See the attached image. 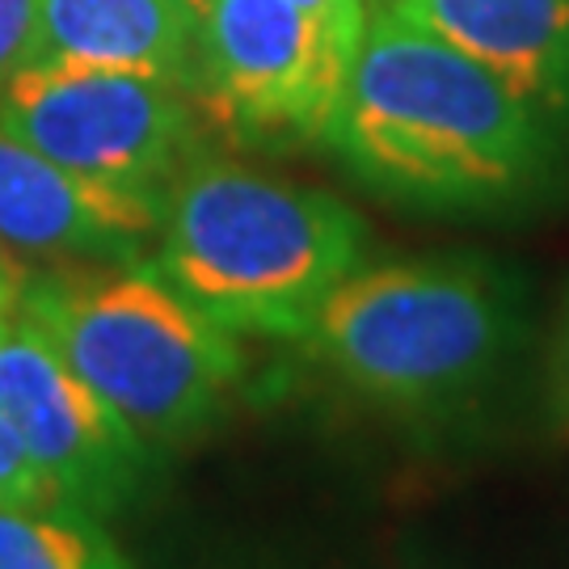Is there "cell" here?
<instances>
[{
    "instance_id": "15",
    "label": "cell",
    "mask_w": 569,
    "mask_h": 569,
    "mask_svg": "<svg viewBox=\"0 0 569 569\" xmlns=\"http://www.w3.org/2000/svg\"><path fill=\"white\" fill-rule=\"evenodd\" d=\"M561 380L569 392V305H566V326H561Z\"/></svg>"
},
{
    "instance_id": "12",
    "label": "cell",
    "mask_w": 569,
    "mask_h": 569,
    "mask_svg": "<svg viewBox=\"0 0 569 569\" xmlns=\"http://www.w3.org/2000/svg\"><path fill=\"white\" fill-rule=\"evenodd\" d=\"M0 507H68L56 481L42 472L4 418H0Z\"/></svg>"
},
{
    "instance_id": "1",
    "label": "cell",
    "mask_w": 569,
    "mask_h": 569,
    "mask_svg": "<svg viewBox=\"0 0 569 569\" xmlns=\"http://www.w3.org/2000/svg\"><path fill=\"white\" fill-rule=\"evenodd\" d=\"M321 148L367 194L443 220L552 203L569 164L545 114L392 0L367 4Z\"/></svg>"
},
{
    "instance_id": "10",
    "label": "cell",
    "mask_w": 569,
    "mask_h": 569,
    "mask_svg": "<svg viewBox=\"0 0 569 569\" xmlns=\"http://www.w3.org/2000/svg\"><path fill=\"white\" fill-rule=\"evenodd\" d=\"M199 26L190 0H34V60L143 72L199 93Z\"/></svg>"
},
{
    "instance_id": "16",
    "label": "cell",
    "mask_w": 569,
    "mask_h": 569,
    "mask_svg": "<svg viewBox=\"0 0 569 569\" xmlns=\"http://www.w3.org/2000/svg\"><path fill=\"white\" fill-rule=\"evenodd\" d=\"M13 274H9V266H4V258H0V300H9V291H13Z\"/></svg>"
},
{
    "instance_id": "14",
    "label": "cell",
    "mask_w": 569,
    "mask_h": 569,
    "mask_svg": "<svg viewBox=\"0 0 569 569\" xmlns=\"http://www.w3.org/2000/svg\"><path fill=\"white\" fill-rule=\"evenodd\" d=\"M34 60V0H0V84Z\"/></svg>"
},
{
    "instance_id": "11",
    "label": "cell",
    "mask_w": 569,
    "mask_h": 569,
    "mask_svg": "<svg viewBox=\"0 0 569 569\" xmlns=\"http://www.w3.org/2000/svg\"><path fill=\"white\" fill-rule=\"evenodd\" d=\"M0 569H131V557L84 510L0 507Z\"/></svg>"
},
{
    "instance_id": "17",
    "label": "cell",
    "mask_w": 569,
    "mask_h": 569,
    "mask_svg": "<svg viewBox=\"0 0 569 569\" xmlns=\"http://www.w3.org/2000/svg\"><path fill=\"white\" fill-rule=\"evenodd\" d=\"M190 4H194V9H199V13H203V0H190Z\"/></svg>"
},
{
    "instance_id": "9",
    "label": "cell",
    "mask_w": 569,
    "mask_h": 569,
    "mask_svg": "<svg viewBox=\"0 0 569 569\" xmlns=\"http://www.w3.org/2000/svg\"><path fill=\"white\" fill-rule=\"evenodd\" d=\"M569 140V0H392Z\"/></svg>"
},
{
    "instance_id": "6",
    "label": "cell",
    "mask_w": 569,
    "mask_h": 569,
    "mask_svg": "<svg viewBox=\"0 0 569 569\" xmlns=\"http://www.w3.org/2000/svg\"><path fill=\"white\" fill-rule=\"evenodd\" d=\"M199 68L220 136L291 152L326 143L350 56L287 0H203Z\"/></svg>"
},
{
    "instance_id": "3",
    "label": "cell",
    "mask_w": 569,
    "mask_h": 569,
    "mask_svg": "<svg viewBox=\"0 0 569 569\" xmlns=\"http://www.w3.org/2000/svg\"><path fill=\"white\" fill-rule=\"evenodd\" d=\"M528 333L523 283L481 253L359 266L296 342L338 388L385 413H451L486 392Z\"/></svg>"
},
{
    "instance_id": "7",
    "label": "cell",
    "mask_w": 569,
    "mask_h": 569,
    "mask_svg": "<svg viewBox=\"0 0 569 569\" xmlns=\"http://www.w3.org/2000/svg\"><path fill=\"white\" fill-rule=\"evenodd\" d=\"M0 418L18 430L63 502L93 519L131 510L157 481L161 451L63 363L13 300H0Z\"/></svg>"
},
{
    "instance_id": "8",
    "label": "cell",
    "mask_w": 569,
    "mask_h": 569,
    "mask_svg": "<svg viewBox=\"0 0 569 569\" xmlns=\"http://www.w3.org/2000/svg\"><path fill=\"white\" fill-rule=\"evenodd\" d=\"M161 207L119 186L89 182L0 131V241L60 266L148 262Z\"/></svg>"
},
{
    "instance_id": "13",
    "label": "cell",
    "mask_w": 569,
    "mask_h": 569,
    "mask_svg": "<svg viewBox=\"0 0 569 569\" xmlns=\"http://www.w3.org/2000/svg\"><path fill=\"white\" fill-rule=\"evenodd\" d=\"M287 4H296L300 13H308L355 60L367 26V0H287Z\"/></svg>"
},
{
    "instance_id": "4",
    "label": "cell",
    "mask_w": 569,
    "mask_h": 569,
    "mask_svg": "<svg viewBox=\"0 0 569 569\" xmlns=\"http://www.w3.org/2000/svg\"><path fill=\"white\" fill-rule=\"evenodd\" d=\"M9 300L161 456L220 427L244 385L241 338L186 305L148 262L56 266L18 279Z\"/></svg>"
},
{
    "instance_id": "2",
    "label": "cell",
    "mask_w": 569,
    "mask_h": 569,
    "mask_svg": "<svg viewBox=\"0 0 569 569\" xmlns=\"http://www.w3.org/2000/svg\"><path fill=\"white\" fill-rule=\"evenodd\" d=\"M367 244L363 216L338 194L207 148L164 190L148 266L232 338L296 342Z\"/></svg>"
},
{
    "instance_id": "5",
    "label": "cell",
    "mask_w": 569,
    "mask_h": 569,
    "mask_svg": "<svg viewBox=\"0 0 569 569\" xmlns=\"http://www.w3.org/2000/svg\"><path fill=\"white\" fill-rule=\"evenodd\" d=\"M0 131L89 182L164 203V190L199 152L216 148V122L182 84L84 68L21 63L0 84Z\"/></svg>"
}]
</instances>
